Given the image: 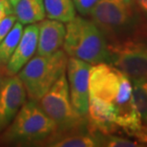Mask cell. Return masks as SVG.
<instances>
[{"label":"cell","instance_id":"obj_16","mask_svg":"<svg viewBox=\"0 0 147 147\" xmlns=\"http://www.w3.org/2000/svg\"><path fill=\"white\" fill-rule=\"evenodd\" d=\"M46 16L50 19L69 22L76 16L73 0H43Z\"/></svg>","mask_w":147,"mask_h":147},{"label":"cell","instance_id":"obj_24","mask_svg":"<svg viewBox=\"0 0 147 147\" xmlns=\"http://www.w3.org/2000/svg\"><path fill=\"white\" fill-rule=\"evenodd\" d=\"M8 74H7V69H6V66H1L0 65V82L5 76H7Z\"/></svg>","mask_w":147,"mask_h":147},{"label":"cell","instance_id":"obj_12","mask_svg":"<svg viewBox=\"0 0 147 147\" xmlns=\"http://www.w3.org/2000/svg\"><path fill=\"white\" fill-rule=\"evenodd\" d=\"M88 125L92 131L100 134H113L117 131L116 113L113 103L89 98L88 107Z\"/></svg>","mask_w":147,"mask_h":147},{"label":"cell","instance_id":"obj_20","mask_svg":"<svg viewBox=\"0 0 147 147\" xmlns=\"http://www.w3.org/2000/svg\"><path fill=\"white\" fill-rule=\"evenodd\" d=\"M99 0H73L75 8L81 16H88Z\"/></svg>","mask_w":147,"mask_h":147},{"label":"cell","instance_id":"obj_6","mask_svg":"<svg viewBox=\"0 0 147 147\" xmlns=\"http://www.w3.org/2000/svg\"><path fill=\"white\" fill-rule=\"evenodd\" d=\"M110 62L132 80L147 78V44L142 39L108 43Z\"/></svg>","mask_w":147,"mask_h":147},{"label":"cell","instance_id":"obj_27","mask_svg":"<svg viewBox=\"0 0 147 147\" xmlns=\"http://www.w3.org/2000/svg\"><path fill=\"white\" fill-rule=\"evenodd\" d=\"M144 135H145V139H146V144H147V125L144 126Z\"/></svg>","mask_w":147,"mask_h":147},{"label":"cell","instance_id":"obj_4","mask_svg":"<svg viewBox=\"0 0 147 147\" xmlns=\"http://www.w3.org/2000/svg\"><path fill=\"white\" fill-rule=\"evenodd\" d=\"M68 55L58 50L50 55L31 58L19 71V78L32 100L39 99L48 92L59 76L66 72Z\"/></svg>","mask_w":147,"mask_h":147},{"label":"cell","instance_id":"obj_2","mask_svg":"<svg viewBox=\"0 0 147 147\" xmlns=\"http://www.w3.org/2000/svg\"><path fill=\"white\" fill-rule=\"evenodd\" d=\"M57 133L55 122L37 101L29 100L6 128L0 142L13 145H45Z\"/></svg>","mask_w":147,"mask_h":147},{"label":"cell","instance_id":"obj_13","mask_svg":"<svg viewBox=\"0 0 147 147\" xmlns=\"http://www.w3.org/2000/svg\"><path fill=\"white\" fill-rule=\"evenodd\" d=\"M38 26L37 55H50L63 46L66 28L62 22L55 19L41 20Z\"/></svg>","mask_w":147,"mask_h":147},{"label":"cell","instance_id":"obj_1","mask_svg":"<svg viewBox=\"0 0 147 147\" xmlns=\"http://www.w3.org/2000/svg\"><path fill=\"white\" fill-rule=\"evenodd\" d=\"M90 16L108 43L147 37V19L135 0H99Z\"/></svg>","mask_w":147,"mask_h":147},{"label":"cell","instance_id":"obj_19","mask_svg":"<svg viewBox=\"0 0 147 147\" xmlns=\"http://www.w3.org/2000/svg\"><path fill=\"white\" fill-rule=\"evenodd\" d=\"M98 139L100 146H108V147H137L143 146L140 144L139 140H132L126 138L115 136L113 134L103 135L98 133Z\"/></svg>","mask_w":147,"mask_h":147},{"label":"cell","instance_id":"obj_7","mask_svg":"<svg viewBox=\"0 0 147 147\" xmlns=\"http://www.w3.org/2000/svg\"><path fill=\"white\" fill-rule=\"evenodd\" d=\"M116 113V124L128 135L138 138L140 143H146L144 126L133 98V85L128 76L121 74L120 84L113 101Z\"/></svg>","mask_w":147,"mask_h":147},{"label":"cell","instance_id":"obj_5","mask_svg":"<svg viewBox=\"0 0 147 147\" xmlns=\"http://www.w3.org/2000/svg\"><path fill=\"white\" fill-rule=\"evenodd\" d=\"M39 102L44 112L57 124V135L89 127L87 117L79 115L72 105L65 73L39 99Z\"/></svg>","mask_w":147,"mask_h":147},{"label":"cell","instance_id":"obj_22","mask_svg":"<svg viewBox=\"0 0 147 147\" xmlns=\"http://www.w3.org/2000/svg\"><path fill=\"white\" fill-rule=\"evenodd\" d=\"M13 13V8L10 2H8L7 4H5L3 7L0 8V21L4 18L5 16H7L8 14Z\"/></svg>","mask_w":147,"mask_h":147},{"label":"cell","instance_id":"obj_23","mask_svg":"<svg viewBox=\"0 0 147 147\" xmlns=\"http://www.w3.org/2000/svg\"><path fill=\"white\" fill-rule=\"evenodd\" d=\"M136 4L144 17L147 19V0H135Z\"/></svg>","mask_w":147,"mask_h":147},{"label":"cell","instance_id":"obj_9","mask_svg":"<svg viewBox=\"0 0 147 147\" xmlns=\"http://www.w3.org/2000/svg\"><path fill=\"white\" fill-rule=\"evenodd\" d=\"M121 74L107 62L94 64L89 75V98L113 103L119 88Z\"/></svg>","mask_w":147,"mask_h":147},{"label":"cell","instance_id":"obj_21","mask_svg":"<svg viewBox=\"0 0 147 147\" xmlns=\"http://www.w3.org/2000/svg\"><path fill=\"white\" fill-rule=\"evenodd\" d=\"M16 17L14 16V14H8L0 21V42L9 34L11 29L16 24Z\"/></svg>","mask_w":147,"mask_h":147},{"label":"cell","instance_id":"obj_25","mask_svg":"<svg viewBox=\"0 0 147 147\" xmlns=\"http://www.w3.org/2000/svg\"><path fill=\"white\" fill-rule=\"evenodd\" d=\"M8 2H9V0H0V8L3 7L5 4H7Z\"/></svg>","mask_w":147,"mask_h":147},{"label":"cell","instance_id":"obj_18","mask_svg":"<svg viewBox=\"0 0 147 147\" xmlns=\"http://www.w3.org/2000/svg\"><path fill=\"white\" fill-rule=\"evenodd\" d=\"M133 98L143 126L147 125V78L133 80Z\"/></svg>","mask_w":147,"mask_h":147},{"label":"cell","instance_id":"obj_17","mask_svg":"<svg viewBox=\"0 0 147 147\" xmlns=\"http://www.w3.org/2000/svg\"><path fill=\"white\" fill-rule=\"evenodd\" d=\"M23 27L20 22H17L11 29L9 34L0 42V65L6 66L13 54L17 44L23 34Z\"/></svg>","mask_w":147,"mask_h":147},{"label":"cell","instance_id":"obj_8","mask_svg":"<svg viewBox=\"0 0 147 147\" xmlns=\"http://www.w3.org/2000/svg\"><path fill=\"white\" fill-rule=\"evenodd\" d=\"M92 64L70 57L67 61L70 98L79 115L87 117L89 107V75Z\"/></svg>","mask_w":147,"mask_h":147},{"label":"cell","instance_id":"obj_3","mask_svg":"<svg viewBox=\"0 0 147 147\" xmlns=\"http://www.w3.org/2000/svg\"><path fill=\"white\" fill-rule=\"evenodd\" d=\"M65 28L63 48L68 57L78 58L92 65L110 62L108 41L93 21L75 16L67 22Z\"/></svg>","mask_w":147,"mask_h":147},{"label":"cell","instance_id":"obj_14","mask_svg":"<svg viewBox=\"0 0 147 147\" xmlns=\"http://www.w3.org/2000/svg\"><path fill=\"white\" fill-rule=\"evenodd\" d=\"M53 147H96L100 146L96 131L85 128L64 134H58L45 144Z\"/></svg>","mask_w":147,"mask_h":147},{"label":"cell","instance_id":"obj_11","mask_svg":"<svg viewBox=\"0 0 147 147\" xmlns=\"http://www.w3.org/2000/svg\"><path fill=\"white\" fill-rule=\"evenodd\" d=\"M37 42L38 26L36 24L28 25L23 30L22 36L6 65L8 76H13L19 73L36 52Z\"/></svg>","mask_w":147,"mask_h":147},{"label":"cell","instance_id":"obj_10","mask_svg":"<svg viewBox=\"0 0 147 147\" xmlns=\"http://www.w3.org/2000/svg\"><path fill=\"white\" fill-rule=\"evenodd\" d=\"M27 92L18 76H7L0 82V132L10 125L26 101Z\"/></svg>","mask_w":147,"mask_h":147},{"label":"cell","instance_id":"obj_15","mask_svg":"<svg viewBox=\"0 0 147 147\" xmlns=\"http://www.w3.org/2000/svg\"><path fill=\"white\" fill-rule=\"evenodd\" d=\"M13 13L22 25L41 21L46 16L43 0H18L13 6Z\"/></svg>","mask_w":147,"mask_h":147},{"label":"cell","instance_id":"obj_26","mask_svg":"<svg viewBox=\"0 0 147 147\" xmlns=\"http://www.w3.org/2000/svg\"><path fill=\"white\" fill-rule=\"evenodd\" d=\"M18 1V0H9V2L11 3V7H13V6L16 4V3Z\"/></svg>","mask_w":147,"mask_h":147}]
</instances>
